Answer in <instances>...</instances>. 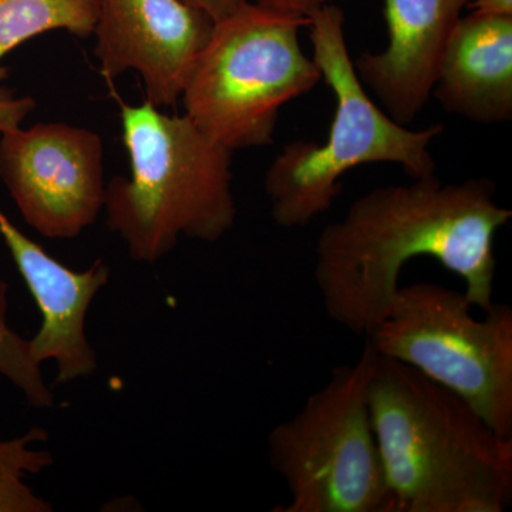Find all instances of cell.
Instances as JSON below:
<instances>
[{
	"label": "cell",
	"mask_w": 512,
	"mask_h": 512,
	"mask_svg": "<svg viewBox=\"0 0 512 512\" xmlns=\"http://www.w3.org/2000/svg\"><path fill=\"white\" fill-rule=\"evenodd\" d=\"M488 178L443 183L437 174L373 188L322 229L316 288L336 325L366 338L386 315L412 259L433 258L463 279L474 308L494 305V242L512 218Z\"/></svg>",
	"instance_id": "1"
},
{
	"label": "cell",
	"mask_w": 512,
	"mask_h": 512,
	"mask_svg": "<svg viewBox=\"0 0 512 512\" xmlns=\"http://www.w3.org/2000/svg\"><path fill=\"white\" fill-rule=\"evenodd\" d=\"M369 407L397 512H504L512 439L463 399L373 352Z\"/></svg>",
	"instance_id": "2"
},
{
	"label": "cell",
	"mask_w": 512,
	"mask_h": 512,
	"mask_svg": "<svg viewBox=\"0 0 512 512\" xmlns=\"http://www.w3.org/2000/svg\"><path fill=\"white\" fill-rule=\"evenodd\" d=\"M116 100L130 174L106 184L103 211L130 258L156 264L181 238L221 241L237 222L234 153L185 114L164 113L147 100Z\"/></svg>",
	"instance_id": "3"
},
{
	"label": "cell",
	"mask_w": 512,
	"mask_h": 512,
	"mask_svg": "<svg viewBox=\"0 0 512 512\" xmlns=\"http://www.w3.org/2000/svg\"><path fill=\"white\" fill-rule=\"evenodd\" d=\"M308 19L312 59L335 97V114L325 143L291 141L266 170L271 215L285 229L306 227L328 212L342 192L343 175L360 165H400L412 180L436 174L431 144L444 131L441 123L413 130L370 99L353 66L338 5L323 6Z\"/></svg>",
	"instance_id": "4"
},
{
	"label": "cell",
	"mask_w": 512,
	"mask_h": 512,
	"mask_svg": "<svg viewBox=\"0 0 512 512\" xmlns=\"http://www.w3.org/2000/svg\"><path fill=\"white\" fill-rule=\"evenodd\" d=\"M308 23L251 0L214 22L185 83V116L232 153L272 144L282 107L322 80L299 42Z\"/></svg>",
	"instance_id": "5"
},
{
	"label": "cell",
	"mask_w": 512,
	"mask_h": 512,
	"mask_svg": "<svg viewBox=\"0 0 512 512\" xmlns=\"http://www.w3.org/2000/svg\"><path fill=\"white\" fill-rule=\"evenodd\" d=\"M373 350L333 369L325 386L268 436L289 503L276 512H397L369 407Z\"/></svg>",
	"instance_id": "6"
},
{
	"label": "cell",
	"mask_w": 512,
	"mask_h": 512,
	"mask_svg": "<svg viewBox=\"0 0 512 512\" xmlns=\"http://www.w3.org/2000/svg\"><path fill=\"white\" fill-rule=\"evenodd\" d=\"M473 309L464 291L400 286L366 345L450 390L512 439V309L494 303L481 319Z\"/></svg>",
	"instance_id": "7"
},
{
	"label": "cell",
	"mask_w": 512,
	"mask_h": 512,
	"mask_svg": "<svg viewBox=\"0 0 512 512\" xmlns=\"http://www.w3.org/2000/svg\"><path fill=\"white\" fill-rule=\"evenodd\" d=\"M0 180L42 237H79L104 208L103 140L67 123L12 128L0 134Z\"/></svg>",
	"instance_id": "8"
},
{
	"label": "cell",
	"mask_w": 512,
	"mask_h": 512,
	"mask_svg": "<svg viewBox=\"0 0 512 512\" xmlns=\"http://www.w3.org/2000/svg\"><path fill=\"white\" fill-rule=\"evenodd\" d=\"M94 55L109 83L136 72L154 106L183 96L215 20L185 0H96Z\"/></svg>",
	"instance_id": "9"
},
{
	"label": "cell",
	"mask_w": 512,
	"mask_h": 512,
	"mask_svg": "<svg viewBox=\"0 0 512 512\" xmlns=\"http://www.w3.org/2000/svg\"><path fill=\"white\" fill-rule=\"evenodd\" d=\"M0 237L42 313V325L29 340L37 365L55 362L57 384L86 379L99 369L96 350L87 338V312L110 281V268L97 259L74 271L36 244L0 210Z\"/></svg>",
	"instance_id": "10"
},
{
	"label": "cell",
	"mask_w": 512,
	"mask_h": 512,
	"mask_svg": "<svg viewBox=\"0 0 512 512\" xmlns=\"http://www.w3.org/2000/svg\"><path fill=\"white\" fill-rule=\"evenodd\" d=\"M470 0H384L386 49L353 66L384 111L409 126L427 106L441 57Z\"/></svg>",
	"instance_id": "11"
},
{
	"label": "cell",
	"mask_w": 512,
	"mask_h": 512,
	"mask_svg": "<svg viewBox=\"0 0 512 512\" xmlns=\"http://www.w3.org/2000/svg\"><path fill=\"white\" fill-rule=\"evenodd\" d=\"M434 97L448 113L478 124L512 119V18L463 16L444 50Z\"/></svg>",
	"instance_id": "12"
},
{
	"label": "cell",
	"mask_w": 512,
	"mask_h": 512,
	"mask_svg": "<svg viewBox=\"0 0 512 512\" xmlns=\"http://www.w3.org/2000/svg\"><path fill=\"white\" fill-rule=\"evenodd\" d=\"M96 18V0H0V83L9 76L3 59L20 45L53 30L87 39Z\"/></svg>",
	"instance_id": "13"
},
{
	"label": "cell",
	"mask_w": 512,
	"mask_h": 512,
	"mask_svg": "<svg viewBox=\"0 0 512 512\" xmlns=\"http://www.w3.org/2000/svg\"><path fill=\"white\" fill-rule=\"evenodd\" d=\"M49 434L32 427L22 436L0 440V512H52L53 505L28 484V477L42 474L55 463L45 444Z\"/></svg>",
	"instance_id": "14"
},
{
	"label": "cell",
	"mask_w": 512,
	"mask_h": 512,
	"mask_svg": "<svg viewBox=\"0 0 512 512\" xmlns=\"http://www.w3.org/2000/svg\"><path fill=\"white\" fill-rule=\"evenodd\" d=\"M8 293L9 285L0 278V375L20 390L30 406L50 409L55 406V394L30 355L29 340L10 328Z\"/></svg>",
	"instance_id": "15"
},
{
	"label": "cell",
	"mask_w": 512,
	"mask_h": 512,
	"mask_svg": "<svg viewBox=\"0 0 512 512\" xmlns=\"http://www.w3.org/2000/svg\"><path fill=\"white\" fill-rule=\"evenodd\" d=\"M36 109V101L29 96H18L8 87L0 86V134L22 126Z\"/></svg>",
	"instance_id": "16"
},
{
	"label": "cell",
	"mask_w": 512,
	"mask_h": 512,
	"mask_svg": "<svg viewBox=\"0 0 512 512\" xmlns=\"http://www.w3.org/2000/svg\"><path fill=\"white\" fill-rule=\"evenodd\" d=\"M251 2L275 10V12L308 18L315 10L323 8V6L338 5L343 0H251Z\"/></svg>",
	"instance_id": "17"
},
{
	"label": "cell",
	"mask_w": 512,
	"mask_h": 512,
	"mask_svg": "<svg viewBox=\"0 0 512 512\" xmlns=\"http://www.w3.org/2000/svg\"><path fill=\"white\" fill-rule=\"evenodd\" d=\"M467 9L483 18H512V0H470Z\"/></svg>",
	"instance_id": "18"
},
{
	"label": "cell",
	"mask_w": 512,
	"mask_h": 512,
	"mask_svg": "<svg viewBox=\"0 0 512 512\" xmlns=\"http://www.w3.org/2000/svg\"><path fill=\"white\" fill-rule=\"evenodd\" d=\"M185 2L201 9L202 12L207 13L210 18L217 22V20L234 13L235 10L244 6L249 0H185Z\"/></svg>",
	"instance_id": "19"
}]
</instances>
